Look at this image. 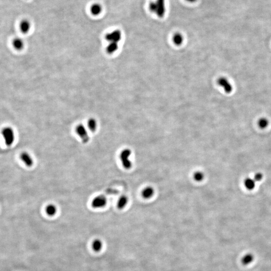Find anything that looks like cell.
Here are the masks:
<instances>
[{
	"instance_id": "3",
	"label": "cell",
	"mask_w": 271,
	"mask_h": 271,
	"mask_svg": "<svg viewBox=\"0 0 271 271\" xmlns=\"http://www.w3.org/2000/svg\"><path fill=\"white\" fill-rule=\"evenodd\" d=\"M75 132L77 135L81 138L82 142L87 144L90 141V136L85 126L82 124H78L75 128Z\"/></svg>"
},
{
	"instance_id": "7",
	"label": "cell",
	"mask_w": 271,
	"mask_h": 271,
	"mask_svg": "<svg viewBox=\"0 0 271 271\" xmlns=\"http://www.w3.org/2000/svg\"><path fill=\"white\" fill-rule=\"evenodd\" d=\"M156 14L158 17L162 18L164 16L165 13V0H157Z\"/></svg>"
},
{
	"instance_id": "4",
	"label": "cell",
	"mask_w": 271,
	"mask_h": 271,
	"mask_svg": "<svg viewBox=\"0 0 271 271\" xmlns=\"http://www.w3.org/2000/svg\"><path fill=\"white\" fill-rule=\"evenodd\" d=\"M122 39V33L119 30H115L105 35V39L108 43H118Z\"/></svg>"
},
{
	"instance_id": "16",
	"label": "cell",
	"mask_w": 271,
	"mask_h": 271,
	"mask_svg": "<svg viewBox=\"0 0 271 271\" xmlns=\"http://www.w3.org/2000/svg\"><path fill=\"white\" fill-rule=\"evenodd\" d=\"M154 190L153 188L151 187H148L145 188L143 190L142 195V196L145 199H149L153 196Z\"/></svg>"
},
{
	"instance_id": "14",
	"label": "cell",
	"mask_w": 271,
	"mask_h": 271,
	"mask_svg": "<svg viewBox=\"0 0 271 271\" xmlns=\"http://www.w3.org/2000/svg\"><path fill=\"white\" fill-rule=\"evenodd\" d=\"M119 45L117 43H109L105 48L107 53L108 54H113L118 50Z\"/></svg>"
},
{
	"instance_id": "25",
	"label": "cell",
	"mask_w": 271,
	"mask_h": 271,
	"mask_svg": "<svg viewBox=\"0 0 271 271\" xmlns=\"http://www.w3.org/2000/svg\"><path fill=\"white\" fill-rule=\"evenodd\" d=\"M186 1L187 2H190V3H193V2H195L196 0H186Z\"/></svg>"
},
{
	"instance_id": "18",
	"label": "cell",
	"mask_w": 271,
	"mask_h": 271,
	"mask_svg": "<svg viewBox=\"0 0 271 271\" xmlns=\"http://www.w3.org/2000/svg\"><path fill=\"white\" fill-rule=\"evenodd\" d=\"M245 185L248 190H252L254 189L256 186V181L254 179L252 178H246L245 180Z\"/></svg>"
},
{
	"instance_id": "10",
	"label": "cell",
	"mask_w": 271,
	"mask_h": 271,
	"mask_svg": "<svg viewBox=\"0 0 271 271\" xmlns=\"http://www.w3.org/2000/svg\"><path fill=\"white\" fill-rule=\"evenodd\" d=\"M12 46L17 51H21L23 49L25 46V43L23 39L20 37L15 38L12 42Z\"/></svg>"
},
{
	"instance_id": "9",
	"label": "cell",
	"mask_w": 271,
	"mask_h": 271,
	"mask_svg": "<svg viewBox=\"0 0 271 271\" xmlns=\"http://www.w3.org/2000/svg\"><path fill=\"white\" fill-rule=\"evenodd\" d=\"M31 23L27 19H24L19 24V29L23 34H27L31 29Z\"/></svg>"
},
{
	"instance_id": "22",
	"label": "cell",
	"mask_w": 271,
	"mask_h": 271,
	"mask_svg": "<svg viewBox=\"0 0 271 271\" xmlns=\"http://www.w3.org/2000/svg\"><path fill=\"white\" fill-rule=\"evenodd\" d=\"M205 177V175L202 172L198 171V172H195L194 174L193 178L196 181L200 182L202 181V180H203Z\"/></svg>"
},
{
	"instance_id": "11",
	"label": "cell",
	"mask_w": 271,
	"mask_h": 271,
	"mask_svg": "<svg viewBox=\"0 0 271 271\" xmlns=\"http://www.w3.org/2000/svg\"><path fill=\"white\" fill-rule=\"evenodd\" d=\"M87 127L90 132L94 133L98 128V122L95 118H90L87 121Z\"/></svg>"
},
{
	"instance_id": "12",
	"label": "cell",
	"mask_w": 271,
	"mask_h": 271,
	"mask_svg": "<svg viewBox=\"0 0 271 271\" xmlns=\"http://www.w3.org/2000/svg\"><path fill=\"white\" fill-rule=\"evenodd\" d=\"M45 212L49 217H53L55 215L57 212V208L56 206L53 204L47 205L45 208Z\"/></svg>"
},
{
	"instance_id": "21",
	"label": "cell",
	"mask_w": 271,
	"mask_h": 271,
	"mask_svg": "<svg viewBox=\"0 0 271 271\" xmlns=\"http://www.w3.org/2000/svg\"><path fill=\"white\" fill-rule=\"evenodd\" d=\"M269 120L265 118H261L258 122L259 127L263 129L266 128L269 125Z\"/></svg>"
},
{
	"instance_id": "1",
	"label": "cell",
	"mask_w": 271,
	"mask_h": 271,
	"mask_svg": "<svg viewBox=\"0 0 271 271\" xmlns=\"http://www.w3.org/2000/svg\"><path fill=\"white\" fill-rule=\"evenodd\" d=\"M132 154L130 149H125L122 151L120 153L119 158L122 166L126 169H130L132 166V163L130 160V157Z\"/></svg>"
},
{
	"instance_id": "20",
	"label": "cell",
	"mask_w": 271,
	"mask_h": 271,
	"mask_svg": "<svg viewBox=\"0 0 271 271\" xmlns=\"http://www.w3.org/2000/svg\"><path fill=\"white\" fill-rule=\"evenodd\" d=\"M254 257L252 254H246L242 259V264L244 265H249V264L252 262V261L254 260Z\"/></svg>"
},
{
	"instance_id": "15",
	"label": "cell",
	"mask_w": 271,
	"mask_h": 271,
	"mask_svg": "<svg viewBox=\"0 0 271 271\" xmlns=\"http://www.w3.org/2000/svg\"><path fill=\"white\" fill-rule=\"evenodd\" d=\"M92 246L93 251L96 252H99L102 250L103 246L102 241L99 239L95 240L92 243Z\"/></svg>"
},
{
	"instance_id": "6",
	"label": "cell",
	"mask_w": 271,
	"mask_h": 271,
	"mask_svg": "<svg viewBox=\"0 0 271 271\" xmlns=\"http://www.w3.org/2000/svg\"><path fill=\"white\" fill-rule=\"evenodd\" d=\"M217 84L223 88L226 93H231L232 90V86L226 78L222 77L217 80Z\"/></svg>"
},
{
	"instance_id": "2",
	"label": "cell",
	"mask_w": 271,
	"mask_h": 271,
	"mask_svg": "<svg viewBox=\"0 0 271 271\" xmlns=\"http://www.w3.org/2000/svg\"><path fill=\"white\" fill-rule=\"evenodd\" d=\"M2 135L6 145L11 146L13 144L15 140V134L12 128L7 127L3 128L2 130Z\"/></svg>"
},
{
	"instance_id": "19",
	"label": "cell",
	"mask_w": 271,
	"mask_h": 271,
	"mask_svg": "<svg viewBox=\"0 0 271 271\" xmlns=\"http://www.w3.org/2000/svg\"><path fill=\"white\" fill-rule=\"evenodd\" d=\"M173 41L174 43L176 45H181L183 41V36L180 33H176L174 34L173 37Z\"/></svg>"
},
{
	"instance_id": "13",
	"label": "cell",
	"mask_w": 271,
	"mask_h": 271,
	"mask_svg": "<svg viewBox=\"0 0 271 271\" xmlns=\"http://www.w3.org/2000/svg\"><path fill=\"white\" fill-rule=\"evenodd\" d=\"M128 202V197L125 195H122V196L119 197L118 200V202H117V208L118 209H120V210L124 209L125 206L127 205Z\"/></svg>"
},
{
	"instance_id": "17",
	"label": "cell",
	"mask_w": 271,
	"mask_h": 271,
	"mask_svg": "<svg viewBox=\"0 0 271 271\" xmlns=\"http://www.w3.org/2000/svg\"><path fill=\"white\" fill-rule=\"evenodd\" d=\"M102 11V7L99 4H93L90 7V12L93 15H99Z\"/></svg>"
},
{
	"instance_id": "24",
	"label": "cell",
	"mask_w": 271,
	"mask_h": 271,
	"mask_svg": "<svg viewBox=\"0 0 271 271\" xmlns=\"http://www.w3.org/2000/svg\"><path fill=\"white\" fill-rule=\"evenodd\" d=\"M263 178V175L261 173H258L255 175L254 178V179L255 180V181H260Z\"/></svg>"
},
{
	"instance_id": "23",
	"label": "cell",
	"mask_w": 271,
	"mask_h": 271,
	"mask_svg": "<svg viewBox=\"0 0 271 271\" xmlns=\"http://www.w3.org/2000/svg\"><path fill=\"white\" fill-rule=\"evenodd\" d=\"M149 8L150 11L152 13H156L157 3L156 2H151L150 3L149 5Z\"/></svg>"
},
{
	"instance_id": "8",
	"label": "cell",
	"mask_w": 271,
	"mask_h": 271,
	"mask_svg": "<svg viewBox=\"0 0 271 271\" xmlns=\"http://www.w3.org/2000/svg\"><path fill=\"white\" fill-rule=\"evenodd\" d=\"M20 159L28 167H31L34 163L33 158L27 152H24L21 154Z\"/></svg>"
},
{
	"instance_id": "5",
	"label": "cell",
	"mask_w": 271,
	"mask_h": 271,
	"mask_svg": "<svg viewBox=\"0 0 271 271\" xmlns=\"http://www.w3.org/2000/svg\"><path fill=\"white\" fill-rule=\"evenodd\" d=\"M107 204V199L104 195H100L96 197L92 200V206L94 208H102Z\"/></svg>"
}]
</instances>
